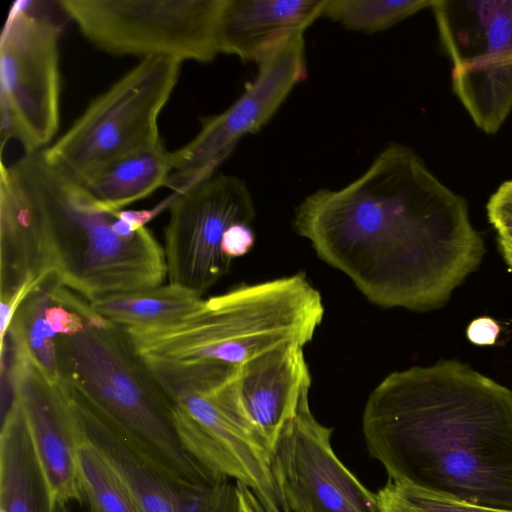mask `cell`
<instances>
[{
  "instance_id": "1",
  "label": "cell",
  "mask_w": 512,
  "mask_h": 512,
  "mask_svg": "<svg viewBox=\"0 0 512 512\" xmlns=\"http://www.w3.org/2000/svg\"><path fill=\"white\" fill-rule=\"evenodd\" d=\"M292 224L322 261L385 308L441 306L485 251L465 199L401 144L349 184L309 194Z\"/></svg>"
},
{
  "instance_id": "2",
  "label": "cell",
  "mask_w": 512,
  "mask_h": 512,
  "mask_svg": "<svg viewBox=\"0 0 512 512\" xmlns=\"http://www.w3.org/2000/svg\"><path fill=\"white\" fill-rule=\"evenodd\" d=\"M389 480L512 511V390L457 360L386 376L363 413Z\"/></svg>"
},
{
  "instance_id": "3",
  "label": "cell",
  "mask_w": 512,
  "mask_h": 512,
  "mask_svg": "<svg viewBox=\"0 0 512 512\" xmlns=\"http://www.w3.org/2000/svg\"><path fill=\"white\" fill-rule=\"evenodd\" d=\"M115 219L42 151L1 161L0 294L49 274L88 302L161 286L164 248L146 226L118 235Z\"/></svg>"
},
{
  "instance_id": "4",
  "label": "cell",
  "mask_w": 512,
  "mask_h": 512,
  "mask_svg": "<svg viewBox=\"0 0 512 512\" xmlns=\"http://www.w3.org/2000/svg\"><path fill=\"white\" fill-rule=\"evenodd\" d=\"M324 311L319 291L297 273L239 285L168 323L122 328L171 398L217 367L240 366L286 345L305 346Z\"/></svg>"
},
{
  "instance_id": "5",
  "label": "cell",
  "mask_w": 512,
  "mask_h": 512,
  "mask_svg": "<svg viewBox=\"0 0 512 512\" xmlns=\"http://www.w3.org/2000/svg\"><path fill=\"white\" fill-rule=\"evenodd\" d=\"M82 329L57 336L59 374L73 400L175 478L204 484L224 475L197 462L178 436L172 402L125 330L78 298Z\"/></svg>"
},
{
  "instance_id": "6",
  "label": "cell",
  "mask_w": 512,
  "mask_h": 512,
  "mask_svg": "<svg viewBox=\"0 0 512 512\" xmlns=\"http://www.w3.org/2000/svg\"><path fill=\"white\" fill-rule=\"evenodd\" d=\"M182 62L165 56L141 59L42 150L46 161L77 181L118 158L160 142L158 118L177 84Z\"/></svg>"
},
{
  "instance_id": "7",
  "label": "cell",
  "mask_w": 512,
  "mask_h": 512,
  "mask_svg": "<svg viewBox=\"0 0 512 512\" xmlns=\"http://www.w3.org/2000/svg\"><path fill=\"white\" fill-rule=\"evenodd\" d=\"M225 0H59L58 7L97 48L141 59L209 63L220 54Z\"/></svg>"
},
{
  "instance_id": "8",
  "label": "cell",
  "mask_w": 512,
  "mask_h": 512,
  "mask_svg": "<svg viewBox=\"0 0 512 512\" xmlns=\"http://www.w3.org/2000/svg\"><path fill=\"white\" fill-rule=\"evenodd\" d=\"M452 88L475 125L497 132L512 112V0H433Z\"/></svg>"
},
{
  "instance_id": "9",
  "label": "cell",
  "mask_w": 512,
  "mask_h": 512,
  "mask_svg": "<svg viewBox=\"0 0 512 512\" xmlns=\"http://www.w3.org/2000/svg\"><path fill=\"white\" fill-rule=\"evenodd\" d=\"M30 6L14 4L0 40L1 150L16 138L25 153L47 148L60 122L61 26Z\"/></svg>"
},
{
  "instance_id": "10",
  "label": "cell",
  "mask_w": 512,
  "mask_h": 512,
  "mask_svg": "<svg viewBox=\"0 0 512 512\" xmlns=\"http://www.w3.org/2000/svg\"><path fill=\"white\" fill-rule=\"evenodd\" d=\"M171 402L181 443L197 462L248 487L266 512H284L269 445L241 401L238 368Z\"/></svg>"
},
{
  "instance_id": "11",
  "label": "cell",
  "mask_w": 512,
  "mask_h": 512,
  "mask_svg": "<svg viewBox=\"0 0 512 512\" xmlns=\"http://www.w3.org/2000/svg\"><path fill=\"white\" fill-rule=\"evenodd\" d=\"M305 30L279 40L257 62L258 72L241 96L220 114L202 121L196 136L172 151L167 187L181 193L215 174L247 134L259 131L306 76Z\"/></svg>"
},
{
  "instance_id": "12",
  "label": "cell",
  "mask_w": 512,
  "mask_h": 512,
  "mask_svg": "<svg viewBox=\"0 0 512 512\" xmlns=\"http://www.w3.org/2000/svg\"><path fill=\"white\" fill-rule=\"evenodd\" d=\"M164 230V254L170 284L199 296L230 269L221 250L225 231L233 224H251L255 208L245 182L213 174L181 193H174Z\"/></svg>"
},
{
  "instance_id": "13",
  "label": "cell",
  "mask_w": 512,
  "mask_h": 512,
  "mask_svg": "<svg viewBox=\"0 0 512 512\" xmlns=\"http://www.w3.org/2000/svg\"><path fill=\"white\" fill-rule=\"evenodd\" d=\"M331 434L313 415L309 395L304 396L270 449L284 512H381L377 494L335 454Z\"/></svg>"
},
{
  "instance_id": "14",
  "label": "cell",
  "mask_w": 512,
  "mask_h": 512,
  "mask_svg": "<svg viewBox=\"0 0 512 512\" xmlns=\"http://www.w3.org/2000/svg\"><path fill=\"white\" fill-rule=\"evenodd\" d=\"M7 378L55 502L60 506L82 503L77 459L83 431L68 388L62 380L51 382L30 362L13 354Z\"/></svg>"
},
{
  "instance_id": "15",
  "label": "cell",
  "mask_w": 512,
  "mask_h": 512,
  "mask_svg": "<svg viewBox=\"0 0 512 512\" xmlns=\"http://www.w3.org/2000/svg\"><path fill=\"white\" fill-rule=\"evenodd\" d=\"M74 404L85 437L123 478L143 512H243L236 481L222 477L204 484L185 483L121 433Z\"/></svg>"
},
{
  "instance_id": "16",
  "label": "cell",
  "mask_w": 512,
  "mask_h": 512,
  "mask_svg": "<svg viewBox=\"0 0 512 512\" xmlns=\"http://www.w3.org/2000/svg\"><path fill=\"white\" fill-rule=\"evenodd\" d=\"M303 347L282 346L238 367L241 401L270 449L303 397L309 395L311 374Z\"/></svg>"
},
{
  "instance_id": "17",
  "label": "cell",
  "mask_w": 512,
  "mask_h": 512,
  "mask_svg": "<svg viewBox=\"0 0 512 512\" xmlns=\"http://www.w3.org/2000/svg\"><path fill=\"white\" fill-rule=\"evenodd\" d=\"M326 0H225L218 25L219 53L258 62L279 40L305 30Z\"/></svg>"
},
{
  "instance_id": "18",
  "label": "cell",
  "mask_w": 512,
  "mask_h": 512,
  "mask_svg": "<svg viewBox=\"0 0 512 512\" xmlns=\"http://www.w3.org/2000/svg\"><path fill=\"white\" fill-rule=\"evenodd\" d=\"M35 451L22 410L11 397L0 432V512H63Z\"/></svg>"
},
{
  "instance_id": "19",
  "label": "cell",
  "mask_w": 512,
  "mask_h": 512,
  "mask_svg": "<svg viewBox=\"0 0 512 512\" xmlns=\"http://www.w3.org/2000/svg\"><path fill=\"white\" fill-rule=\"evenodd\" d=\"M173 153L157 144L118 158L75 181L97 207L112 213L166 186Z\"/></svg>"
},
{
  "instance_id": "20",
  "label": "cell",
  "mask_w": 512,
  "mask_h": 512,
  "mask_svg": "<svg viewBox=\"0 0 512 512\" xmlns=\"http://www.w3.org/2000/svg\"><path fill=\"white\" fill-rule=\"evenodd\" d=\"M202 300L201 296L169 283L89 303L104 318L123 328H132L174 321L195 310Z\"/></svg>"
},
{
  "instance_id": "21",
  "label": "cell",
  "mask_w": 512,
  "mask_h": 512,
  "mask_svg": "<svg viewBox=\"0 0 512 512\" xmlns=\"http://www.w3.org/2000/svg\"><path fill=\"white\" fill-rule=\"evenodd\" d=\"M56 283L59 282L52 274L43 277L17 309L7 332L11 354L30 362L53 383L61 381L57 336L50 329L45 312Z\"/></svg>"
},
{
  "instance_id": "22",
  "label": "cell",
  "mask_w": 512,
  "mask_h": 512,
  "mask_svg": "<svg viewBox=\"0 0 512 512\" xmlns=\"http://www.w3.org/2000/svg\"><path fill=\"white\" fill-rule=\"evenodd\" d=\"M77 462L89 512H143L126 482L84 433Z\"/></svg>"
},
{
  "instance_id": "23",
  "label": "cell",
  "mask_w": 512,
  "mask_h": 512,
  "mask_svg": "<svg viewBox=\"0 0 512 512\" xmlns=\"http://www.w3.org/2000/svg\"><path fill=\"white\" fill-rule=\"evenodd\" d=\"M433 0H326L321 17L349 30L376 33L430 8Z\"/></svg>"
},
{
  "instance_id": "24",
  "label": "cell",
  "mask_w": 512,
  "mask_h": 512,
  "mask_svg": "<svg viewBox=\"0 0 512 512\" xmlns=\"http://www.w3.org/2000/svg\"><path fill=\"white\" fill-rule=\"evenodd\" d=\"M377 497L381 512H512L470 504L391 480Z\"/></svg>"
},
{
  "instance_id": "25",
  "label": "cell",
  "mask_w": 512,
  "mask_h": 512,
  "mask_svg": "<svg viewBox=\"0 0 512 512\" xmlns=\"http://www.w3.org/2000/svg\"><path fill=\"white\" fill-rule=\"evenodd\" d=\"M488 220L499 238H512V179L502 183L487 203Z\"/></svg>"
},
{
  "instance_id": "26",
  "label": "cell",
  "mask_w": 512,
  "mask_h": 512,
  "mask_svg": "<svg viewBox=\"0 0 512 512\" xmlns=\"http://www.w3.org/2000/svg\"><path fill=\"white\" fill-rule=\"evenodd\" d=\"M255 243V234L250 224L236 223L224 233L221 241L223 254L231 260L247 254Z\"/></svg>"
},
{
  "instance_id": "27",
  "label": "cell",
  "mask_w": 512,
  "mask_h": 512,
  "mask_svg": "<svg viewBox=\"0 0 512 512\" xmlns=\"http://www.w3.org/2000/svg\"><path fill=\"white\" fill-rule=\"evenodd\" d=\"M500 332L497 322L487 316L479 317L470 322L467 327V337L476 345L495 344Z\"/></svg>"
},
{
  "instance_id": "28",
  "label": "cell",
  "mask_w": 512,
  "mask_h": 512,
  "mask_svg": "<svg viewBox=\"0 0 512 512\" xmlns=\"http://www.w3.org/2000/svg\"><path fill=\"white\" fill-rule=\"evenodd\" d=\"M497 240L504 260L512 268V238L497 237Z\"/></svg>"
},
{
  "instance_id": "29",
  "label": "cell",
  "mask_w": 512,
  "mask_h": 512,
  "mask_svg": "<svg viewBox=\"0 0 512 512\" xmlns=\"http://www.w3.org/2000/svg\"><path fill=\"white\" fill-rule=\"evenodd\" d=\"M63 512H69V510L66 506L63 508Z\"/></svg>"
}]
</instances>
